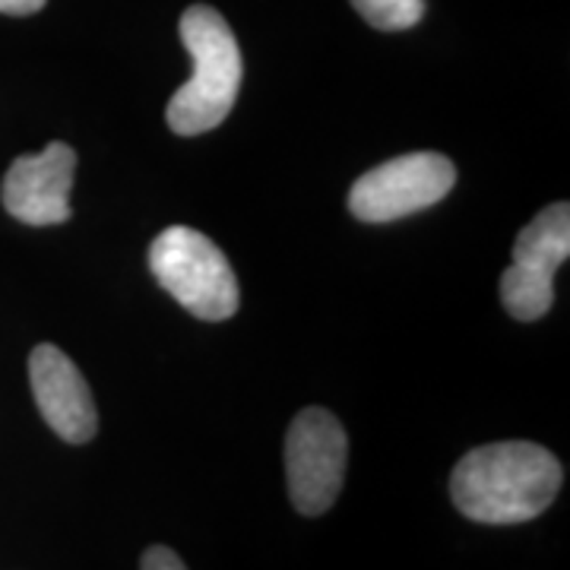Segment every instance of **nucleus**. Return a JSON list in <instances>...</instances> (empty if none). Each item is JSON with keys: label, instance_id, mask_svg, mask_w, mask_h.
<instances>
[{"label": "nucleus", "instance_id": "nucleus-1", "mask_svg": "<svg viewBox=\"0 0 570 570\" xmlns=\"http://www.w3.org/2000/svg\"><path fill=\"white\" fill-rule=\"evenodd\" d=\"M561 463L532 441H504L469 450L450 475L456 510L491 527L527 523L546 513L561 491Z\"/></svg>", "mask_w": 570, "mask_h": 570}, {"label": "nucleus", "instance_id": "nucleus-12", "mask_svg": "<svg viewBox=\"0 0 570 570\" xmlns=\"http://www.w3.org/2000/svg\"><path fill=\"white\" fill-rule=\"evenodd\" d=\"M45 7V0H0V13L7 17H32Z\"/></svg>", "mask_w": 570, "mask_h": 570}, {"label": "nucleus", "instance_id": "nucleus-10", "mask_svg": "<svg viewBox=\"0 0 570 570\" xmlns=\"http://www.w3.org/2000/svg\"><path fill=\"white\" fill-rule=\"evenodd\" d=\"M367 26L381 32H403L425 17V0H348Z\"/></svg>", "mask_w": 570, "mask_h": 570}, {"label": "nucleus", "instance_id": "nucleus-2", "mask_svg": "<svg viewBox=\"0 0 570 570\" xmlns=\"http://www.w3.org/2000/svg\"><path fill=\"white\" fill-rule=\"evenodd\" d=\"M181 39L194 58V77L171 96L165 118L178 137H197L219 127L232 115L245 63L225 17L206 3L184 10Z\"/></svg>", "mask_w": 570, "mask_h": 570}, {"label": "nucleus", "instance_id": "nucleus-11", "mask_svg": "<svg viewBox=\"0 0 570 570\" xmlns=\"http://www.w3.org/2000/svg\"><path fill=\"white\" fill-rule=\"evenodd\" d=\"M142 570H184V561L178 558V551H171L168 546H149L140 558Z\"/></svg>", "mask_w": 570, "mask_h": 570}, {"label": "nucleus", "instance_id": "nucleus-6", "mask_svg": "<svg viewBox=\"0 0 570 570\" xmlns=\"http://www.w3.org/2000/svg\"><path fill=\"white\" fill-rule=\"evenodd\" d=\"M77 153L67 142H48L36 156H20L3 178V206L26 225H61L70 219V187Z\"/></svg>", "mask_w": 570, "mask_h": 570}, {"label": "nucleus", "instance_id": "nucleus-3", "mask_svg": "<svg viewBox=\"0 0 570 570\" xmlns=\"http://www.w3.org/2000/svg\"><path fill=\"white\" fill-rule=\"evenodd\" d=\"M149 269L156 283L200 321L219 324L238 311V279L216 242L197 228H165L149 245Z\"/></svg>", "mask_w": 570, "mask_h": 570}, {"label": "nucleus", "instance_id": "nucleus-9", "mask_svg": "<svg viewBox=\"0 0 570 570\" xmlns=\"http://www.w3.org/2000/svg\"><path fill=\"white\" fill-rule=\"evenodd\" d=\"M501 302L517 321H539L554 302V283L530 266L510 264L501 276Z\"/></svg>", "mask_w": 570, "mask_h": 570}, {"label": "nucleus", "instance_id": "nucleus-5", "mask_svg": "<svg viewBox=\"0 0 570 570\" xmlns=\"http://www.w3.org/2000/svg\"><path fill=\"white\" fill-rule=\"evenodd\" d=\"M456 184V168L441 153H409L365 171L348 190V209L367 225H384L441 204Z\"/></svg>", "mask_w": 570, "mask_h": 570}, {"label": "nucleus", "instance_id": "nucleus-4", "mask_svg": "<svg viewBox=\"0 0 570 570\" xmlns=\"http://www.w3.org/2000/svg\"><path fill=\"white\" fill-rule=\"evenodd\" d=\"M348 441L343 422L326 409L307 406L285 434L288 498L298 513L321 517L336 504L346 479Z\"/></svg>", "mask_w": 570, "mask_h": 570}, {"label": "nucleus", "instance_id": "nucleus-8", "mask_svg": "<svg viewBox=\"0 0 570 570\" xmlns=\"http://www.w3.org/2000/svg\"><path fill=\"white\" fill-rule=\"evenodd\" d=\"M570 257V206L551 204L532 219L513 245V264L554 276V269Z\"/></svg>", "mask_w": 570, "mask_h": 570}, {"label": "nucleus", "instance_id": "nucleus-7", "mask_svg": "<svg viewBox=\"0 0 570 570\" xmlns=\"http://www.w3.org/2000/svg\"><path fill=\"white\" fill-rule=\"evenodd\" d=\"M32 396L39 403L41 419L67 444H86L96 438L99 415L96 400L82 381L80 367L73 365L58 346H36L29 358Z\"/></svg>", "mask_w": 570, "mask_h": 570}]
</instances>
